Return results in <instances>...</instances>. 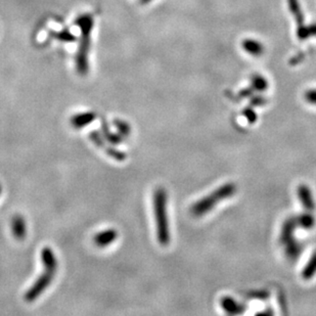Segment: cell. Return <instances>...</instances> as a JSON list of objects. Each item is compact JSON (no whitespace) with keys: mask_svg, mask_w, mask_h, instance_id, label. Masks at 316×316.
I'll return each mask as SVG.
<instances>
[{"mask_svg":"<svg viewBox=\"0 0 316 316\" xmlns=\"http://www.w3.org/2000/svg\"><path fill=\"white\" fill-rule=\"evenodd\" d=\"M296 220H297L298 227H301L306 230L313 229L316 224V219L310 211H307V212L299 215L298 217H296Z\"/></svg>","mask_w":316,"mask_h":316,"instance_id":"cell-12","label":"cell"},{"mask_svg":"<svg viewBox=\"0 0 316 316\" xmlns=\"http://www.w3.org/2000/svg\"><path fill=\"white\" fill-rule=\"evenodd\" d=\"M154 212L158 241L166 247L171 241V234L167 215V191L164 188H158L154 192Z\"/></svg>","mask_w":316,"mask_h":316,"instance_id":"cell-1","label":"cell"},{"mask_svg":"<svg viewBox=\"0 0 316 316\" xmlns=\"http://www.w3.org/2000/svg\"><path fill=\"white\" fill-rule=\"evenodd\" d=\"M236 192V186L232 182L223 184L222 187L215 190L213 192L209 193L203 199L197 201L190 208V213L195 217H201L213 210L222 201H224L229 197L233 196Z\"/></svg>","mask_w":316,"mask_h":316,"instance_id":"cell-3","label":"cell"},{"mask_svg":"<svg viewBox=\"0 0 316 316\" xmlns=\"http://www.w3.org/2000/svg\"><path fill=\"white\" fill-rule=\"evenodd\" d=\"M316 274V251L312 254L309 261L306 263L304 269L302 270V278L305 281L313 279Z\"/></svg>","mask_w":316,"mask_h":316,"instance_id":"cell-13","label":"cell"},{"mask_svg":"<svg viewBox=\"0 0 316 316\" xmlns=\"http://www.w3.org/2000/svg\"><path fill=\"white\" fill-rule=\"evenodd\" d=\"M101 128H102V136H103V138L107 141H109L110 143L118 144V143H120V142L123 141L124 137L120 133L116 134V133L111 132V130H110L107 122H105L103 119L101 121Z\"/></svg>","mask_w":316,"mask_h":316,"instance_id":"cell-14","label":"cell"},{"mask_svg":"<svg viewBox=\"0 0 316 316\" xmlns=\"http://www.w3.org/2000/svg\"><path fill=\"white\" fill-rule=\"evenodd\" d=\"M244 115H245V117L247 118V120H248L249 123L253 124V123L256 122L257 116H256V114L254 113L253 110H251V109H246L245 112H244Z\"/></svg>","mask_w":316,"mask_h":316,"instance_id":"cell-20","label":"cell"},{"mask_svg":"<svg viewBox=\"0 0 316 316\" xmlns=\"http://www.w3.org/2000/svg\"><path fill=\"white\" fill-rule=\"evenodd\" d=\"M95 117L96 115L94 112L77 114L71 118V125L76 129H81L84 126L94 122Z\"/></svg>","mask_w":316,"mask_h":316,"instance_id":"cell-9","label":"cell"},{"mask_svg":"<svg viewBox=\"0 0 316 316\" xmlns=\"http://www.w3.org/2000/svg\"><path fill=\"white\" fill-rule=\"evenodd\" d=\"M90 139L94 141L96 146L100 149H104L105 148V142H104V138L102 135L99 134V132H96V131H94V132L90 133Z\"/></svg>","mask_w":316,"mask_h":316,"instance_id":"cell-19","label":"cell"},{"mask_svg":"<svg viewBox=\"0 0 316 316\" xmlns=\"http://www.w3.org/2000/svg\"><path fill=\"white\" fill-rule=\"evenodd\" d=\"M75 24L81 30L80 45H79L76 56V68L78 74L85 76L89 71L88 54L90 47V36L92 28H94V18L87 14L82 15L77 18Z\"/></svg>","mask_w":316,"mask_h":316,"instance_id":"cell-2","label":"cell"},{"mask_svg":"<svg viewBox=\"0 0 316 316\" xmlns=\"http://www.w3.org/2000/svg\"><path fill=\"white\" fill-rule=\"evenodd\" d=\"M41 259L44 265V268L56 270L58 269V260L56 255L52 252V250L48 247L44 248L41 252Z\"/></svg>","mask_w":316,"mask_h":316,"instance_id":"cell-11","label":"cell"},{"mask_svg":"<svg viewBox=\"0 0 316 316\" xmlns=\"http://www.w3.org/2000/svg\"><path fill=\"white\" fill-rule=\"evenodd\" d=\"M50 35L52 37H55L56 39H58V40H60V41H63V42H75L76 41V37L68 30H63L61 32H56V33L51 32Z\"/></svg>","mask_w":316,"mask_h":316,"instance_id":"cell-16","label":"cell"},{"mask_svg":"<svg viewBox=\"0 0 316 316\" xmlns=\"http://www.w3.org/2000/svg\"><path fill=\"white\" fill-rule=\"evenodd\" d=\"M221 307L227 314L234 315V314H242L245 311V306L240 304L239 302H236L231 297H223L221 302Z\"/></svg>","mask_w":316,"mask_h":316,"instance_id":"cell-8","label":"cell"},{"mask_svg":"<svg viewBox=\"0 0 316 316\" xmlns=\"http://www.w3.org/2000/svg\"><path fill=\"white\" fill-rule=\"evenodd\" d=\"M254 83H255V88L258 90H264L266 88V83L264 80H262V78L254 81Z\"/></svg>","mask_w":316,"mask_h":316,"instance_id":"cell-22","label":"cell"},{"mask_svg":"<svg viewBox=\"0 0 316 316\" xmlns=\"http://www.w3.org/2000/svg\"><path fill=\"white\" fill-rule=\"evenodd\" d=\"M118 238V232L115 229H107L98 232L95 235L94 242L99 248L108 247L113 244Z\"/></svg>","mask_w":316,"mask_h":316,"instance_id":"cell-7","label":"cell"},{"mask_svg":"<svg viewBox=\"0 0 316 316\" xmlns=\"http://www.w3.org/2000/svg\"><path fill=\"white\" fill-rule=\"evenodd\" d=\"M11 230L16 239L18 240L25 239L26 232H27V227H26V222L22 216L17 215L16 217H14V219H12Z\"/></svg>","mask_w":316,"mask_h":316,"instance_id":"cell-10","label":"cell"},{"mask_svg":"<svg viewBox=\"0 0 316 316\" xmlns=\"http://www.w3.org/2000/svg\"><path fill=\"white\" fill-rule=\"evenodd\" d=\"M114 124L115 126L117 127L118 131H119V133L123 136V137H126L130 134L131 132V128H130V125L128 123H126L125 121L123 120H120V119H116L114 121Z\"/></svg>","mask_w":316,"mask_h":316,"instance_id":"cell-17","label":"cell"},{"mask_svg":"<svg viewBox=\"0 0 316 316\" xmlns=\"http://www.w3.org/2000/svg\"><path fill=\"white\" fill-rule=\"evenodd\" d=\"M297 193L303 208L306 211H310V212L315 210L316 206L314 202V197L308 186H306V184H300L297 190Z\"/></svg>","mask_w":316,"mask_h":316,"instance_id":"cell-5","label":"cell"},{"mask_svg":"<svg viewBox=\"0 0 316 316\" xmlns=\"http://www.w3.org/2000/svg\"><path fill=\"white\" fill-rule=\"evenodd\" d=\"M56 272H57L56 270L44 268V272L40 276H39L37 281L32 285V287H30L28 289V292L26 293V295H25L26 301L33 302L39 296H40L45 291L46 287L49 286L50 283L52 282V280H54V276H55Z\"/></svg>","mask_w":316,"mask_h":316,"instance_id":"cell-4","label":"cell"},{"mask_svg":"<svg viewBox=\"0 0 316 316\" xmlns=\"http://www.w3.org/2000/svg\"><path fill=\"white\" fill-rule=\"evenodd\" d=\"M285 247V255L288 259L296 260L302 254V246L296 240L284 245Z\"/></svg>","mask_w":316,"mask_h":316,"instance_id":"cell-15","label":"cell"},{"mask_svg":"<svg viewBox=\"0 0 316 316\" xmlns=\"http://www.w3.org/2000/svg\"><path fill=\"white\" fill-rule=\"evenodd\" d=\"M104 149H105V154H107L108 156H110L111 158H113V159L119 161V162L124 161L127 158L125 153H123V152H121L119 150H117L115 148H107V147H105Z\"/></svg>","mask_w":316,"mask_h":316,"instance_id":"cell-18","label":"cell"},{"mask_svg":"<svg viewBox=\"0 0 316 316\" xmlns=\"http://www.w3.org/2000/svg\"><path fill=\"white\" fill-rule=\"evenodd\" d=\"M305 98L311 104H315L316 105V90L307 91L305 94Z\"/></svg>","mask_w":316,"mask_h":316,"instance_id":"cell-21","label":"cell"},{"mask_svg":"<svg viewBox=\"0 0 316 316\" xmlns=\"http://www.w3.org/2000/svg\"><path fill=\"white\" fill-rule=\"evenodd\" d=\"M0 193H1V187H0Z\"/></svg>","mask_w":316,"mask_h":316,"instance_id":"cell-23","label":"cell"},{"mask_svg":"<svg viewBox=\"0 0 316 316\" xmlns=\"http://www.w3.org/2000/svg\"><path fill=\"white\" fill-rule=\"evenodd\" d=\"M298 227L296 217H289L287 218L283 224L282 232H281V242L284 246L287 243L295 240L294 232L295 229Z\"/></svg>","mask_w":316,"mask_h":316,"instance_id":"cell-6","label":"cell"}]
</instances>
